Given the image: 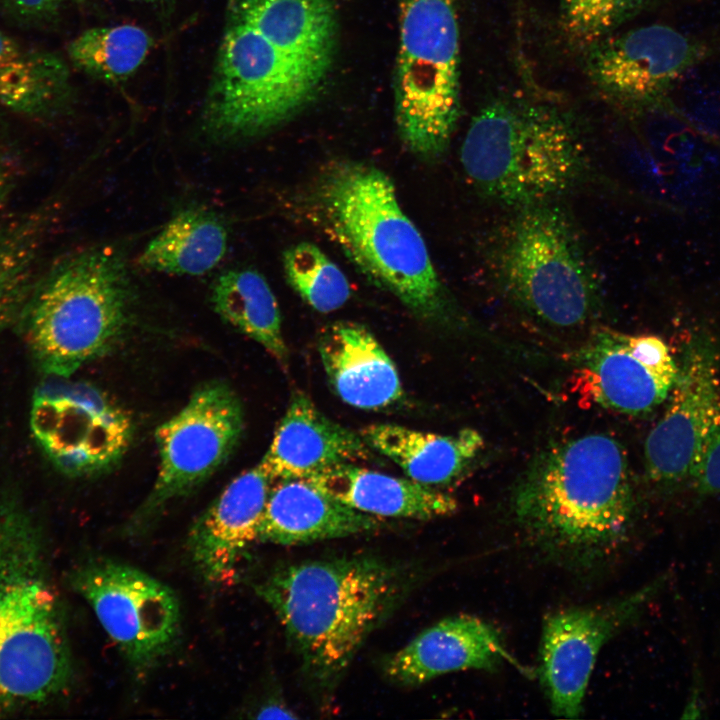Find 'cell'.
<instances>
[{
    "mask_svg": "<svg viewBox=\"0 0 720 720\" xmlns=\"http://www.w3.org/2000/svg\"><path fill=\"white\" fill-rule=\"evenodd\" d=\"M307 206L312 221L373 285L424 321L457 318L425 240L384 171L354 160L329 162L315 178Z\"/></svg>",
    "mask_w": 720,
    "mask_h": 720,
    "instance_id": "1",
    "label": "cell"
},
{
    "mask_svg": "<svg viewBox=\"0 0 720 720\" xmlns=\"http://www.w3.org/2000/svg\"><path fill=\"white\" fill-rule=\"evenodd\" d=\"M405 585L399 567L358 555L280 566L255 591L278 617L306 676L329 689L395 608Z\"/></svg>",
    "mask_w": 720,
    "mask_h": 720,
    "instance_id": "2",
    "label": "cell"
},
{
    "mask_svg": "<svg viewBox=\"0 0 720 720\" xmlns=\"http://www.w3.org/2000/svg\"><path fill=\"white\" fill-rule=\"evenodd\" d=\"M520 525L541 548L580 562L624 542L633 496L627 455L606 434H588L542 451L514 494Z\"/></svg>",
    "mask_w": 720,
    "mask_h": 720,
    "instance_id": "3",
    "label": "cell"
},
{
    "mask_svg": "<svg viewBox=\"0 0 720 720\" xmlns=\"http://www.w3.org/2000/svg\"><path fill=\"white\" fill-rule=\"evenodd\" d=\"M72 678L62 610L40 535L0 499V716L47 703Z\"/></svg>",
    "mask_w": 720,
    "mask_h": 720,
    "instance_id": "4",
    "label": "cell"
},
{
    "mask_svg": "<svg viewBox=\"0 0 720 720\" xmlns=\"http://www.w3.org/2000/svg\"><path fill=\"white\" fill-rule=\"evenodd\" d=\"M460 161L481 196L513 210L554 202L589 169L584 137L567 112L513 97L492 99L474 115Z\"/></svg>",
    "mask_w": 720,
    "mask_h": 720,
    "instance_id": "5",
    "label": "cell"
},
{
    "mask_svg": "<svg viewBox=\"0 0 720 720\" xmlns=\"http://www.w3.org/2000/svg\"><path fill=\"white\" fill-rule=\"evenodd\" d=\"M132 299L126 262L110 247L74 253L38 276L20 316L42 371L69 378L109 351L129 322Z\"/></svg>",
    "mask_w": 720,
    "mask_h": 720,
    "instance_id": "6",
    "label": "cell"
},
{
    "mask_svg": "<svg viewBox=\"0 0 720 720\" xmlns=\"http://www.w3.org/2000/svg\"><path fill=\"white\" fill-rule=\"evenodd\" d=\"M514 211L488 249L498 286L546 324L585 323L600 303V285L575 224L554 202Z\"/></svg>",
    "mask_w": 720,
    "mask_h": 720,
    "instance_id": "7",
    "label": "cell"
},
{
    "mask_svg": "<svg viewBox=\"0 0 720 720\" xmlns=\"http://www.w3.org/2000/svg\"><path fill=\"white\" fill-rule=\"evenodd\" d=\"M459 0H399L395 122L425 161L448 150L461 113Z\"/></svg>",
    "mask_w": 720,
    "mask_h": 720,
    "instance_id": "8",
    "label": "cell"
},
{
    "mask_svg": "<svg viewBox=\"0 0 720 720\" xmlns=\"http://www.w3.org/2000/svg\"><path fill=\"white\" fill-rule=\"evenodd\" d=\"M71 585L137 675L158 666L176 647L181 628L174 591L129 564L97 558L72 572Z\"/></svg>",
    "mask_w": 720,
    "mask_h": 720,
    "instance_id": "9",
    "label": "cell"
},
{
    "mask_svg": "<svg viewBox=\"0 0 720 720\" xmlns=\"http://www.w3.org/2000/svg\"><path fill=\"white\" fill-rule=\"evenodd\" d=\"M243 430V407L232 388L222 381L199 386L182 409L156 429L158 474L128 530L136 533L168 503L205 482L232 455Z\"/></svg>",
    "mask_w": 720,
    "mask_h": 720,
    "instance_id": "10",
    "label": "cell"
},
{
    "mask_svg": "<svg viewBox=\"0 0 720 720\" xmlns=\"http://www.w3.org/2000/svg\"><path fill=\"white\" fill-rule=\"evenodd\" d=\"M304 110L288 77L257 49L248 26L226 15L204 102L205 133L221 142L272 131Z\"/></svg>",
    "mask_w": 720,
    "mask_h": 720,
    "instance_id": "11",
    "label": "cell"
},
{
    "mask_svg": "<svg viewBox=\"0 0 720 720\" xmlns=\"http://www.w3.org/2000/svg\"><path fill=\"white\" fill-rule=\"evenodd\" d=\"M584 72L608 101L630 112L667 98L674 83L720 53V28L705 34L664 24L613 33L585 50Z\"/></svg>",
    "mask_w": 720,
    "mask_h": 720,
    "instance_id": "12",
    "label": "cell"
},
{
    "mask_svg": "<svg viewBox=\"0 0 720 720\" xmlns=\"http://www.w3.org/2000/svg\"><path fill=\"white\" fill-rule=\"evenodd\" d=\"M66 379L49 380L34 393L33 435L66 474L85 476L106 470L129 447L131 418L97 388Z\"/></svg>",
    "mask_w": 720,
    "mask_h": 720,
    "instance_id": "13",
    "label": "cell"
},
{
    "mask_svg": "<svg viewBox=\"0 0 720 720\" xmlns=\"http://www.w3.org/2000/svg\"><path fill=\"white\" fill-rule=\"evenodd\" d=\"M667 579L664 574L622 599L595 607L561 610L546 619L540 676L554 714L565 718L579 715L601 647L639 613Z\"/></svg>",
    "mask_w": 720,
    "mask_h": 720,
    "instance_id": "14",
    "label": "cell"
},
{
    "mask_svg": "<svg viewBox=\"0 0 720 720\" xmlns=\"http://www.w3.org/2000/svg\"><path fill=\"white\" fill-rule=\"evenodd\" d=\"M577 360L576 384L581 394L605 409L630 415L661 404L678 372L661 338L610 329L596 332Z\"/></svg>",
    "mask_w": 720,
    "mask_h": 720,
    "instance_id": "15",
    "label": "cell"
},
{
    "mask_svg": "<svg viewBox=\"0 0 720 720\" xmlns=\"http://www.w3.org/2000/svg\"><path fill=\"white\" fill-rule=\"evenodd\" d=\"M717 355L712 344H688L670 390L663 417L645 442V463L656 482H677L687 476L702 435L720 399Z\"/></svg>",
    "mask_w": 720,
    "mask_h": 720,
    "instance_id": "16",
    "label": "cell"
},
{
    "mask_svg": "<svg viewBox=\"0 0 720 720\" xmlns=\"http://www.w3.org/2000/svg\"><path fill=\"white\" fill-rule=\"evenodd\" d=\"M274 480L258 463L235 477L194 522L191 561L208 584L230 583L247 548L258 539Z\"/></svg>",
    "mask_w": 720,
    "mask_h": 720,
    "instance_id": "17",
    "label": "cell"
},
{
    "mask_svg": "<svg viewBox=\"0 0 720 720\" xmlns=\"http://www.w3.org/2000/svg\"><path fill=\"white\" fill-rule=\"evenodd\" d=\"M516 664L498 632L483 620L459 615L426 628L387 657L386 677L402 686H418L443 674L468 669L492 670Z\"/></svg>",
    "mask_w": 720,
    "mask_h": 720,
    "instance_id": "18",
    "label": "cell"
},
{
    "mask_svg": "<svg viewBox=\"0 0 720 720\" xmlns=\"http://www.w3.org/2000/svg\"><path fill=\"white\" fill-rule=\"evenodd\" d=\"M370 456L360 433L331 420L304 392L296 391L259 464L279 481L306 479L331 466Z\"/></svg>",
    "mask_w": 720,
    "mask_h": 720,
    "instance_id": "19",
    "label": "cell"
},
{
    "mask_svg": "<svg viewBox=\"0 0 720 720\" xmlns=\"http://www.w3.org/2000/svg\"><path fill=\"white\" fill-rule=\"evenodd\" d=\"M318 351L329 385L348 405L378 410L403 397L395 363L365 326L350 321L329 325L319 336Z\"/></svg>",
    "mask_w": 720,
    "mask_h": 720,
    "instance_id": "20",
    "label": "cell"
},
{
    "mask_svg": "<svg viewBox=\"0 0 720 720\" xmlns=\"http://www.w3.org/2000/svg\"><path fill=\"white\" fill-rule=\"evenodd\" d=\"M378 517L355 510L303 479L272 486L257 541L298 545L375 531Z\"/></svg>",
    "mask_w": 720,
    "mask_h": 720,
    "instance_id": "21",
    "label": "cell"
},
{
    "mask_svg": "<svg viewBox=\"0 0 720 720\" xmlns=\"http://www.w3.org/2000/svg\"><path fill=\"white\" fill-rule=\"evenodd\" d=\"M307 482L339 502L375 517L429 520L454 513L457 501L435 487L343 463L326 468Z\"/></svg>",
    "mask_w": 720,
    "mask_h": 720,
    "instance_id": "22",
    "label": "cell"
},
{
    "mask_svg": "<svg viewBox=\"0 0 720 720\" xmlns=\"http://www.w3.org/2000/svg\"><path fill=\"white\" fill-rule=\"evenodd\" d=\"M75 89L66 61L24 44L0 29V106L37 121L70 111Z\"/></svg>",
    "mask_w": 720,
    "mask_h": 720,
    "instance_id": "23",
    "label": "cell"
},
{
    "mask_svg": "<svg viewBox=\"0 0 720 720\" xmlns=\"http://www.w3.org/2000/svg\"><path fill=\"white\" fill-rule=\"evenodd\" d=\"M360 434L408 478L431 487L459 477L484 446L483 436L473 428L443 435L381 423L365 426Z\"/></svg>",
    "mask_w": 720,
    "mask_h": 720,
    "instance_id": "24",
    "label": "cell"
},
{
    "mask_svg": "<svg viewBox=\"0 0 720 720\" xmlns=\"http://www.w3.org/2000/svg\"><path fill=\"white\" fill-rule=\"evenodd\" d=\"M227 243V230L218 217L205 210L186 209L147 244L138 263L159 273L199 276L221 262Z\"/></svg>",
    "mask_w": 720,
    "mask_h": 720,
    "instance_id": "25",
    "label": "cell"
},
{
    "mask_svg": "<svg viewBox=\"0 0 720 720\" xmlns=\"http://www.w3.org/2000/svg\"><path fill=\"white\" fill-rule=\"evenodd\" d=\"M211 302L223 320L286 365L289 351L283 337L279 306L261 273L249 268L224 272L212 287Z\"/></svg>",
    "mask_w": 720,
    "mask_h": 720,
    "instance_id": "26",
    "label": "cell"
},
{
    "mask_svg": "<svg viewBox=\"0 0 720 720\" xmlns=\"http://www.w3.org/2000/svg\"><path fill=\"white\" fill-rule=\"evenodd\" d=\"M154 40L133 24L84 30L67 46L68 59L86 75L109 84L132 77L147 58Z\"/></svg>",
    "mask_w": 720,
    "mask_h": 720,
    "instance_id": "27",
    "label": "cell"
},
{
    "mask_svg": "<svg viewBox=\"0 0 720 720\" xmlns=\"http://www.w3.org/2000/svg\"><path fill=\"white\" fill-rule=\"evenodd\" d=\"M45 243L41 227L30 217H0V331L20 312L38 277Z\"/></svg>",
    "mask_w": 720,
    "mask_h": 720,
    "instance_id": "28",
    "label": "cell"
},
{
    "mask_svg": "<svg viewBox=\"0 0 720 720\" xmlns=\"http://www.w3.org/2000/svg\"><path fill=\"white\" fill-rule=\"evenodd\" d=\"M283 268L290 287L318 312L338 310L351 296L343 271L313 243L300 242L286 249Z\"/></svg>",
    "mask_w": 720,
    "mask_h": 720,
    "instance_id": "29",
    "label": "cell"
},
{
    "mask_svg": "<svg viewBox=\"0 0 720 720\" xmlns=\"http://www.w3.org/2000/svg\"><path fill=\"white\" fill-rule=\"evenodd\" d=\"M668 0H559L560 28L568 42L586 49L640 14Z\"/></svg>",
    "mask_w": 720,
    "mask_h": 720,
    "instance_id": "30",
    "label": "cell"
},
{
    "mask_svg": "<svg viewBox=\"0 0 720 720\" xmlns=\"http://www.w3.org/2000/svg\"><path fill=\"white\" fill-rule=\"evenodd\" d=\"M689 476L699 492H720V399L702 435Z\"/></svg>",
    "mask_w": 720,
    "mask_h": 720,
    "instance_id": "31",
    "label": "cell"
},
{
    "mask_svg": "<svg viewBox=\"0 0 720 720\" xmlns=\"http://www.w3.org/2000/svg\"><path fill=\"white\" fill-rule=\"evenodd\" d=\"M66 0H0L1 7L14 18L30 23L49 20Z\"/></svg>",
    "mask_w": 720,
    "mask_h": 720,
    "instance_id": "32",
    "label": "cell"
},
{
    "mask_svg": "<svg viewBox=\"0 0 720 720\" xmlns=\"http://www.w3.org/2000/svg\"><path fill=\"white\" fill-rule=\"evenodd\" d=\"M17 179L16 162L0 140V209L7 202Z\"/></svg>",
    "mask_w": 720,
    "mask_h": 720,
    "instance_id": "33",
    "label": "cell"
},
{
    "mask_svg": "<svg viewBox=\"0 0 720 720\" xmlns=\"http://www.w3.org/2000/svg\"><path fill=\"white\" fill-rule=\"evenodd\" d=\"M130 1L150 3V4H162V3H166L170 0H130Z\"/></svg>",
    "mask_w": 720,
    "mask_h": 720,
    "instance_id": "34",
    "label": "cell"
}]
</instances>
